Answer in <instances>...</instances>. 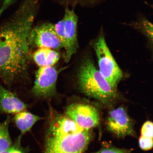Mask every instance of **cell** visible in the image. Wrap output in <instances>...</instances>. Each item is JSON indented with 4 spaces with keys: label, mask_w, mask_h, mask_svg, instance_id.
I'll list each match as a JSON object with an SVG mask.
<instances>
[{
    "label": "cell",
    "mask_w": 153,
    "mask_h": 153,
    "mask_svg": "<svg viewBox=\"0 0 153 153\" xmlns=\"http://www.w3.org/2000/svg\"><path fill=\"white\" fill-rule=\"evenodd\" d=\"M43 119V118L26 110L16 114L14 118L15 123L20 130L22 135L29 131L36 123Z\"/></svg>",
    "instance_id": "cell-12"
},
{
    "label": "cell",
    "mask_w": 153,
    "mask_h": 153,
    "mask_svg": "<svg viewBox=\"0 0 153 153\" xmlns=\"http://www.w3.org/2000/svg\"><path fill=\"white\" fill-rule=\"evenodd\" d=\"M153 123L148 121L143 124L141 130V136L153 139Z\"/></svg>",
    "instance_id": "cell-16"
},
{
    "label": "cell",
    "mask_w": 153,
    "mask_h": 153,
    "mask_svg": "<svg viewBox=\"0 0 153 153\" xmlns=\"http://www.w3.org/2000/svg\"><path fill=\"white\" fill-rule=\"evenodd\" d=\"M140 147L142 150L148 151L153 147V139L141 136L139 140Z\"/></svg>",
    "instance_id": "cell-18"
},
{
    "label": "cell",
    "mask_w": 153,
    "mask_h": 153,
    "mask_svg": "<svg viewBox=\"0 0 153 153\" xmlns=\"http://www.w3.org/2000/svg\"><path fill=\"white\" fill-rule=\"evenodd\" d=\"M98 60L99 71L113 88L117 90L123 72L107 45L102 32L94 45Z\"/></svg>",
    "instance_id": "cell-4"
},
{
    "label": "cell",
    "mask_w": 153,
    "mask_h": 153,
    "mask_svg": "<svg viewBox=\"0 0 153 153\" xmlns=\"http://www.w3.org/2000/svg\"><path fill=\"white\" fill-rule=\"evenodd\" d=\"M129 25L144 34L152 42L153 25L146 17L141 16L137 21L131 22Z\"/></svg>",
    "instance_id": "cell-14"
},
{
    "label": "cell",
    "mask_w": 153,
    "mask_h": 153,
    "mask_svg": "<svg viewBox=\"0 0 153 153\" xmlns=\"http://www.w3.org/2000/svg\"><path fill=\"white\" fill-rule=\"evenodd\" d=\"M28 107L14 93L0 85V112L16 114Z\"/></svg>",
    "instance_id": "cell-10"
},
{
    "label": "cell",
    "mask_w": 153,
    "mask_h": 153,
    "mask_svg": "<svg viewBox=\"0 0 153 153\" xmlns=\"http://www.w3.org/2000/svg\"><path fill=\"white\" fill-rule=\"evenodd\" d=\"M1 0H0V3H1Z\"/></svg>",
    "instance_id": "cell-21"
},
{
    "label": "cell",
    "mask_w": 153,
    "mask_h": 153,
    "mask_svg": "<svg viewBox=\"0 0 153 153\" xmlns=\"http://www.w3.org/2000/svg\"><path fill=\"white\" fill-rule=\"evenodd\" d=\"M65 114L85 130H90L97 127L100 121L97 109L92 105L85 103H72L67 106Z\"/></svg>",
    "instance_id": "cell-5"
},
{
    "label": "cell",
    "mask_w": 153,
    "mask_h": 153,
    "mask_svg": "<svg viewBox=\"0 0 153 153\" xmlns=\"http://www.w3.org/2000/svg\"><path fill=\"white\" fill-rule=\"evenodd\" d=\"M21 139L22 136H20L15 144L13 145L10 148L1 153H24L20 145Z\"/></svg>",
    "instance_id": "cell-19"
},
{
    "label": "cell",
    "mask_w": 153,
    "mask_h": 153,
    "mask_svg": "<svg viewBox=\"0 0 153 153\" xmlns=\"http://www.w3.org/2000/svg\"><path fill=\"white\" fill-rule=\"evenodd\" d=\"M78 88L87 96L105 105L112 104L119 96L117 90L111 87L93 61L89 57L84 59L76 73Z\"/></svg>",
    "instance_id": "cell-3"
},
{
    "label": "cell",
    "mask_w": 153,
    "mask_h": 153,
    "mask_svg": "<svg viewBox=\"0 0 153 153\" xmlns=\"http://www.w3.org/2000/svg\"><path fill=\"white\" fill-rule=\"evenodd\" d=\"M65 9L64 22V48L65 50V62H68L76 53L78 47L77 38L78 16L74 9Z\"/></svg>",
    "instance_id": "cell-8"
},
{
    "label": "cell",
    "mask_w": 153,
    "mask_h": 153,
    "mask_svg": "<svg viewBox=\"0 0 153 153\" xmlns=\"http://www.w3.org/2000/svg\"><path fill=\"white\" fill-rule=\"evenodd\" d=\"M39 5L24 0L12 18L0 27V78L7 85L28 76L29 37Z\"/></svg>",
    "instance_id": "cell-1"
},
{
    "label": "cell",
    "mask_w": 153,
    "mask_h": 153,
    "mask_svg": "<svg viewBox=\"0 0 153 153\" xmlns=\"http://www.w3.org/2000/svg\"><path fill=\"white\" fill-rule=\"evenodd\" d=\"M65 6L75 8L79 7L84 8H94L102 4L108 0H55Z\"/></svg>",
    "instance_id": "cell-15"
},
{
    "label": "cell",
    "mask_w": 153,
    "mask_h": 153,
    "mask_svg": "<svg viewBox=\"0 0 153 153\" xmlns=\"http://www.w3.org/2000/svg\"><path fill=\"white\" fill-rule=\"evenodd\" d=\"M30 47L47 48L58 50L64 48L55 32L53 24L45 23L32 28L29 37Z\"/></svg>",
    "instance_id": "cell-6"
},
{
    "label": "cell",
    "mask_w": 153,
    "mask_h": 153,
    "mask_svg": "<svg viewBox=\"0 0 153 153\" xmlns=\"http://www.w3.org/2000/svg\"><path fill=\"white\" fill-rule=\"evenodd\" d=\"M58 72L53 66L39 67L36 74V80L31 90L32 94L38 97L48 98L56 92Z\"/></svg>",
    "instance_id": "cell-7"
},
{
    "label": "cell",
    "mask_w": 153,
    "mask_h": 153,
    "mask_svg": "<svg viewBox=\"0 0 153 153\" xmlns=\"http://www.w3.org/2000/svg\"><path fill=\"white\" fill-rule=\"evenodd\" d=\"M33 57L36 64L42 67L53 66L58 62L60 55L55 50L41 48L34 53Z\"/></svg>",
    "instance_id": "cell-11"
},
{
    "label": "cell",
    "mask_w": 153,
    "mask_h": 153,
    "mask_svg": "<svg viewBox=\"0 0 153 153\" xmlns=\"http://www.w3.org/2000/svg\"><path fill=\"white\" fill-rule=\"evenodd\" d=\"M107 128L109 131L118 137L136 136L132 120L123 107L109 112Z\"/></svg>",
    "instance_id": "cell-9"
},
{
    "label": "cell",
    "mask_w": 153,
    "mask_h": 153,
    "mask_svg": "<svg viewBox=\"0 0 153 153\" xmlns=\"http://www.w3.org/2000/svg\"><path fill=\"white\" fill-rule=\"evenodd\" d=\"M93 137L90 130L49 105L43 153H84Z\"/></svg>",
    "instance_id": "cell-2"
},
{
    "label": "cell",
    "mask_w": 153,
    "mask_h": 153,
    "mask_svg": "<svg viewBox=\"0 0 153 153\" xmlns=\"http://www.w3.org/2000/svg\"><path fill=\"white\" fill-rule=\"evenodd\" d=\"M10 117L7 116L4 121L0 123V153L8 150L13 143L9 132Z\"/></svg>",
    "instance_id": "cell-13"
},
{
    "label": "cell",
    "mask_w": 153,
    "mask_h": 153,
    "mask_svg": "<svg viewBox=\"0 0 153 153\" xmlns=\"http://www.w3.org/2000/svg\"><path fill=\"white\" fill-rule=\"evenodd\" d=\"M15 1V0H4L3 4L0 7V15Z\"/></svg>",
    "instance_id": "cell-20"
},
{
    "label": "cell",
    "mask_w": 153,
    "mask_h": 153,
    "mask_svg": "<svg viewBox=\"0 0 153 153\" xmlns=\"http://www.w3.org/2000/svg\"><path fill=\"white\" fill-rule=\"evenodd\" d=\"M132 150V149H120L111 146L105 147L93 153H131Z\"/></svg>",
    "instance_id": "cell-17"
}]
</instances>
